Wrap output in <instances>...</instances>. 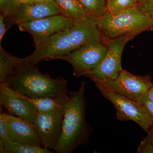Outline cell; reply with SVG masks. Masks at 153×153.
Returning a JSON list of instances; mask_svg holds the SVG:
<instances>
[{"label":"cell","instance_id":"cell-1","mask_svg":"<svg viewBox=\"0 0 153 153\" xmlns=\"http://www.w3.org/2000/svg\"><path fill=\"white\" fill-rule=\"evenodd\" d=\"M4 85L29 98H59L69 97L67 81L62 76L55 79L39 71L37 65L24 63L20 58Z\"/></svg>","mask_w":153,"mask_h":153},{"label":"cell","instance_id":"cell-2","mask_svg":"<svg viewBox=\"0 0 153 153\" xmlns=\"http://www.w3.org/2000/svg\"><path fill=\"white\" fill-rule=\"evenodd\" d=\"M85 83L82 81L78 90L70 92L55 152L71 153L78 147L87 144L89 141L93 128L86 121Z\"/></svg>","mask_w":153,"mask_h":153},{"label":"cell","instance_id":"cell-3","mask_svg":"<svg viewBox=\"0 0 153 153\" xmlns=\"http://www.w3.org/2000/svg\"><path fill=\"white\" fill-rule=\"evenodd\" d=\"M97 24L103 40L107 42L122 37L132 39L142 32L150 31L153 19L137 7L117 13L106 12L97 19Z\"/></svg>","mask_w":153,"mask_h":153},{"label":"cell","instance_id":"cell-4","mask_svg":"<svg viewBox=\"0 0 153 153\" xmlns=\"http://www.w3.org/2000/svg\"><path fill=\"white\" fill-rule=\"evenodd\" d=\"M101 94L114 106L118 120L132 121L148 132L153 125L147 111L141 103L113 92L105 84L97 80H92Z\"/></svg>","mask_w":153,"mask_h":153},{"label":"cell","instance_id":"cell-5","mask_svg":"<svg viewBox=\"0 0 153 153\" xmlns=\"http://www.w3.org/2000/svg\"><path fill=\"white\" fill-rule=\"evenodd\" d=\"M108 49L106 41H94L74 49L61 60L71 64L74 76H85L101 63Z\"/></svg>","mask_w":153,"mask_h":153},{"label":"cell","instance_id":"cell-6","mask_svg":"<svg viewBox=\"0 0 153 153\" xmlns=\"http://www.w3.org/2000/svg\"><path fill=\"white\" fill-rule=\"evenodd\" d=\"M97 80L104 83L115 93L140 103L153 86L150 75H135L124 69L117 79Z\"/></svg>","mask_w":153,"mask_h":153},{"label":"cell","instance_id":"cell-7","mask_svg":"<svg viewBox=\"0 0 153 153\" xmlns=\"http://www.w3.org/2000/svg\"><path fill=\"white\" fill-rule=\"evenodd\" d=\"M36 47L31 55L20 61L38 65L44 60L60 59L73 51L69 35V29L54 34Z\"/></svg>","mask_w":153,"mask_h":153},{"label":"cell","instance_id":"cell-8","mask_svg":"<svg viewBox=\"0 0 153 153\" xmlns=\"http://www.w3.org/2000/svg\"><path fill=\"white\" fill-rule=\"evenodd\" d=\"M130 37H122L107 41V52L104 59L95 69L85 76L91 80L97 79L100 81L113 80L117 78L123 70L121 58L124 48Z\"/></svg>","mask_w":153,"mask_h":153},{"label":"cell","instance_id":"cell-9","mask_svg":"<svg viewBox=\"0 0 153 153\" xmlns=\"http://www.w3.org/2000/svg\"><path fill=\"white\" fill-rule=\"evenodd\" d=\"M75 21L59 15L22 22L17 25L20 31L32 35L36 47L54 34L69 29Z\"/></svg>","mask_w":153,"mask_h":153},{"label":"cell","instance_id":"cell-10","mask_svg":"<svg viewBox=\"0 0 153 153\" xmlns=\"http://www.w3.org/2000/svg\"><path fill=\"white\" fill-rule=\"evenodd\" d=\"M65 108L37 112L34 125L44 148L55 150L61 134Z\"/></svg>","mask_w":153,"mask_h":153},{"label":"cell","instance_id":"cell-11","mask_svg":"<svg viewBox=\"0 0 153 153\" xmlns=\"http://www.w3.org/2000/svg\"><path fill=\"white\" fill-rule=\"evenodd\" d=\"M60 15L52 0L33 4L21 5L18 12L13 15L5 17L8 30L12 26L22 22L35 21L46 17Z\"/></svg>","mask_w":153,"mask_h":153},{"label":"cell","instance_id":"cell-12","mask_svg":"<svg viewBox=\"0 0 153 153\" xmlns=\"http://www.w3.org/2000/svg\"><path fill=\"white\" fill-rule=\"evenodd\" d=\"M97 19L88 15L84 19L76 20L74 25L69 28L73 50L88 43L104 41L97 26Z\"/></svg>","mask_w":153,"mask_h":153},{"label":"cell","instance_id":"cell-13","mask_svg":"<svg viewBox=\"0 0 153 153\" xmlns=\"http://www.w3.org/2000/svg\"><path fill=\"white\" fill-rule=\"evenodd\" d=\"M6 121L10 139L22 144L44 148L33 124L9 114H6Z\"/></svg>","mask_w":153,"mask_h":153},{"label":"cell","instance_id":"cell-14","mask_svg":"<svg viewBox=\"0 0 153 153\" xmlns=\"http://www.w3.org/2000/svg\"><path fill=\"white\" fill-rule=\"evenodd\" d=\"M0 103L7 108L10 114L27 121L34 124L37 111L33 105L26 100L1 94Z\"/></svg>","mask_w":153,"mask_h":153},{"label":"cell","instance_id":"cell-15","mask_svg":"<svg viewBox=\"0 0 153 153\" xmlns=\"http://www.w3.org/2000/svg\"><path fill=\"white\" fill-rule=\"evenodd\" d=\"M1 94L26 100L33 105L37 112H47L64 108L69 97V96L59 98H29L16 93L4 85H1Z\"/></svg>","mask_w":153,"mask_h":153},{"label":"cell","instance_id":"cell-16","mask_svg":"<svg viewBox=\"0 0 153 153\" xmlns=\"http://www.w3.org/2000/svg\"><path fill=\"white\" fill-rule=\"evenodd\" d=\"M60 14L73 20H80L88 16L78 0H52Z\"/></svg>","mask_w":153,"mask_h":153},{"label":"cell","instance_id":"cell-17","mask_svg":"<svg viewBox=\"0 0 153 153\" xmlns=\"http://www.w3.org/2000/svg\"><path fill=\"white\" fill-rule=\"evenodd\" d=\"M18 57L7 52L0 45V85L5 83L18 61Z\"/></svg>","mask_w":153,"mask_h":153},{"label":"cell","instance_id":"cell-18","mask_svg":"<svg viewBox=\"0 0 153 153\" xmlns=\"http://www.w3.org/2000/svg\"><path fill=\"white\" fill-rule=\"evenodd\" d=\"M5 153H51L52 151L38 146L23 145L11 139L4 143Z\"/></svg>","mask_w":153,"mask_h":153},{"label":"cell","instance_id":"cell-19","mask_svg":"<svg viewBox=\"0 0 153 153\" xmlns=\"http://www.w3.org/2000/svg\"><path fill=\"white\" fill-rule=\"evenodd\" d=\"M88 15L99 18L107 12L106 0H78Z\"/></svg>","mask_w":153,"mask_h":153},{"label":"cell","instance_id":"cell-20","mask_svg":"<svg viewBox=\"0 0 153 153\" xmlns=\"http://www.w3.org/2000/svg\"><path fill=\"white\" fill-rule=\"evenodd\" d=\"M138 6V0H107V12L117 13Z\"/></svg>","mask_w":153,"mask_h":153},{"label":"cell","instance_id":"cell-21","mask_svg":"<svg viewBox=\"0 0 153 153\" xmlns=\"http://www.w3.org/2000/svg\"><path fill=\"white\" fill-rule=\"evenodd\" d=\"M21 4L16 0H0V12L5 17L13 15L18 12Z\"/></svg>","mask_w":153,"mask_h":153},{"label":"cell","instance_id":"cell-22","mask_svg":"<svg viewBox=\"0 0 153 153\" xmlns=\"http://www.w3.org/2000/svg\"><path fill=\"white\" fill-rule=\"evenodd\" d=\"M0 138L4 143L10 140L6 121V114L1 113L0 114Z\"/></svg>","mask_w":153,"mask_h":153},{"label":"cell","instance_id":"cell-23","mask_svg":"<svg viewBox=\"0 0 153 153\" xmlns=\"http://www.w3.org/2000/svg\"><path fill=\"white\" fill-rule=\"evenodd\" d=\"M137 153H153V144L149 134L141 142L138 148Z\"/></svg>","mask_w":153,"mask_h":153},{"label":"cell","instance_id":"cell-24","mask_svg":"<svg viewBox=\"0 0 153 153\" xmlns=\"http://www.w3.org/2000/svg\"><path fill=\"white\" fill-rule=\"evenodd\" d=\"M140 103L147 111L153 123V102L148 99L146 96L142 100Z\"/></svg>","mask_w":153,"mask_h":153},{"label":"cell","instance_id":"cell-25","mask_svg":"<svg viewBox=\"0 0 153 153\" xmlns=\"http://www.w3.org/2000/svg\"><path fill=\"white\" fill-rule=\"evenodd\" d=\"M138 7L143 13H150L153 11V0H146Z\"/></svg>","mask_w":153,"mask_h":153},{"label":"cell","instance_id":"cell-26","mask_svg":"<svg viewBox=\"0 0 153 153\" xmlns=\"http://www.w3.org/2000/svg\"><path fill=\"white\" fill-rule=\"evenodd\" d=\"M5 17L2 15H0V45H1L3 37L8 30L5 21Z\"/></svg>","mask_w":153,"mask_h":153},{"label":"cell","instance_id":"cell-27","mask_svg":"<svg viewBox=\"0 0 153 153\" xmlns=\"http://www.w3.org/2000/svg\"><path fill=\"white\" fill-rule=\"evenodd\" d=\"M21 5L33 4H34L33 0H16Z\"/></svg>","mask_w":153,"mask_h":153},{"label":"cell","instance_id":"cell-28","mask_svg":"<svg viewBox=\"0 0 153 153\" xmlns=\"http://www.w3.org/2000/svg\"><path fill=\"white\" fill-rule=\"evenodd\" d=\"M146 97L148 99L153 102V86L149 91Z\"/></svg>","mask_w":153,"mask_h":153},{"label":"cell","instance_id":"cell-29","mask_svg":"<svg viewBox=\"0 0 153 153\" xmlns=\"http://www.w3.org/2000/svg\"><path fill=\"white\" fill-rule=\"evenodd\" d=\"M0 153H5L4 143L1 139L0 138Z\"/></svg>","mask_w":153,"mask_h":153},{"label":"cell","instance_id":"cell-30","mask_svg":"<svg viewBox=\"0 0 153 153\" xmlns=\"http://www.w3.org/2000/svg\"><path fill=\"white\" fill-rule=\"evenodd\" d=\"M148 134L150 136L151 140H152V143L153 144V125L151 127L150 129L149 130V132H148Z\"/></svg>","mask_w":153,"mask_h":153},{"label":"cell","instance_id":"cell-31","mask_svg":"<svg viewBox=\"0 0 153 153\" xmlns=\"http://www.w3.org/2000/svg\"><path fill=\"white\" fill-rule=\"evenodd\" d=\"M47 0H33L34 4H39V3H43Z\"/></svg>","mask_w":153,"mask_h":153},{"label":"cell","instance_id":"cell-32","mask_svg":"<svg viewBox=\"0 0 153 153\" xmlns=\"http://www.w3.org/2000/svg\"><path fill=\"white\" fill-rule=\"evenodd\" d=\"M146 1V0H138L139 6L142 4L144 2Z\"/></svg>","mask_w":153,"mask_h":153},{"label":"cell","instance_id":"cell-33","mask_svg":"<svg viewBox=\"0 0 153 153\" xmlns=\"http://www.w3.org/2000/svg\"><path fill=\"white\" fill-rule=\"evenodd\" d=\"M149 14L152 17V18L153 19V11L151 12L150 13H149Z\"/></svg>","mask_w":153,"mask_h":153},{"label":"cell","instance_id":"cell-34","mask_svg":"<svg viewBox=\"0 0 153 153\" xmlns=\"http://www.w3.org/2000/svg\"><path fill=\"white\" fill-rule=\"evenodd\" d=\"M150 31L153 32V26L151 28L150 30Z\"/></svg>","mask_w":153,"mask_h":153},{"label":"cell","instance_id":"cell-35","mask_svg":"<svg viewBox=\"0 0 153 153\" xmlns=\"http://www.w3.org/2000/svg\"><path fill=\"white\" fill-rule=\"evenodd\" d=\"M106 1H107V0H106Z\"/></svg>","mask_w":153,"mask_h":153}]
</instances>
